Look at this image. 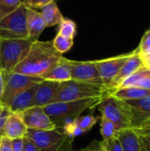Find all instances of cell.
Wrapping results in <instances>:
<instances>
[{
    "label": "cell",
    "mask_w": 150,
    "mask_h": 151,
    "mask_svg": "<svg viewBox=\"0 0 150 151\" xmlns=\"http://www.w3.org/2000/svg\"><path fill=\"white\" fill-rule=\"evenodd\" d=\"M63 58L54 48L52 41L38 40L32 43L27 55L15 67L13 73L41 78Z\"/></svg>",
    "instance_id": "6da1fadb"
},
{
    "label": "cell",
    "mask_w": 150,
    "mask_h": 151,
    "mask_svg": "<svg viewBox=\"0 0 150 151\" xmlns=\"http://www.w3.org/2000/svg\"><path fill=\"white\" fill-rule=\"evenodd\" d=\"M104 98L106 97L54 103L43 109L56 127L62 128L65 125L72 122L76 118L81 116L85 111L98 106Z\"/></svg>",
    "instance_id": "7a4b0ae2"
},
{
    "label": "cell",
    "mask_w": 150,
    "mask_h": 151,
    "mask_svg": "<svg viewBox=\"0 0 150 151\" xmlns=\"http://www.w3.org/2000/svg\"><path fill=\"white\" fill-rule=\"evenodd\" d=\"M109 90L104 86L92 85L75 81L61 82L55 103L72 102L90 98L107 97Z\"/></svg>",
    "instance_id": "3957f363"
},
{
    "label": "cell",
    "mask_w": 150,
    "mask_h": 151,
    "mask_svg": "<svg viewBox=\"0 0 150 151\" xmlns=\"http://www.w3.org/2000/svg\"><path fill=\"white\" fill-rule=\"evenodd\" d=\"M33 42L28 39H0V70L5 74L13 73Z\"/></svg>",
    "instance_id": "277c9868"
},
{
    "label": "cell",
    "mask_w": 150,
    "mask_h": 151,
    "mask_svg": "<svg viewBox=\"0 0 150 151\" xmlns=\"http://www.w3.org/2000/svg\"><path fill=\"white\" fill-rule=\"evenodd\" d=\"M25 137L30 140L39 151H62L72 144L73 141L60 128L50 130L27 129Z\"/></svg>",
    "instance_id": "5b68a950"
},
{
    "label": "cell",
    "mask_w": 150,
    "mask_h": 151,
    "mask_svg": "<svg viewBox=\"0 0 150 151\" xmlns=\"http://www.w3.org/2000/svg\"><path fill=\"white\" fill-rule=\"evenodd\" d=\"M27 8L23 4L0 20V39H28Z\"/></svg>",
    "instance_id": "8992f818"
},
{
    "label": "cell",
    "mask_w": 150,
    "mask_h": 151,
    "mask_svg": "<svg viewBox=\"0 0 150 151\" xmlns=\"http://www.w3.org/2000/svg\"><path fill=\"white\" fill-rule=\"evenodd\" d=\"M5 74V73H4ZM43 80L39 77H33L19 73H11L5 74L4 91L2 103L6 104L16 94L41 83Z\"/></svg>",
    "instance_id": "52a82bcc"
},
{
    "label": "cell",
    "mask_w": 150,
    "mask_h": 151,
    "mask_svg": "<svg viewBox=\"0 0 150 151\" xmlns=\"http://www.w3.org/2000/svg\"><path fill=\"white\" fill-rule=\"evenodd\" d=\"M102 115L110 119L119 130L131 128V122L128 119L119 100L106 97L98 105Z\"/></svg>",
    "instance_id": "ba28073f"
},
{
    "label": "cell",
    "mask_w": 150,
    "mask_h": 151,
    "mask_svg": "<svg viewBox=\"0 0 150 151\" xmlns=\"http://www.w3.org/2000/svg\"><path fill=\"white\" fill-rule=\"evenodd\" d=\"M119 101L131 122V128H134L150 119V95L138 100Z\"/></svg>",
    "instance_id": "9c48e42d"
},
{
    "label": "cell",
    "mask_w": 150,
    "mask_h": 151,
    "mask_svg": "<svg viewBox=\"0 0 150 151\" xmlns=\"http://www.w3.org/2000/svg\"><path fill=\"white\" fill-rule=\"evenodd\" d=\"M71 80L92 85L104 86L94 61L72 60Z\"/></svg>",
    "instance_id": "30bf717a"
},
{
    "label": "cell",
    "mask_w": 150,
    "mask_h": 151,
    "mask_svg": "<svg viewBox=\"0 0 150 151\" xmlns=\"http://www.w3.org/2000/svg\"><path fill=\"white\" fill-rule=\"evenodd\" d=\"M130 53L101 59V60H94L95 67L98 71V73L103 82V85L107 88L112 81L116 78L121 67L130 57Z\"/></svg>",
    "instance_id": "8fae6325"
},
{
    "label": "cell",
    "mask_w": 150,
    "mask_h": 151,
    "mask_svg": "<svg viewBox=\"0 0 150 151\" xmlns=\"http://www.w3.org/2000/svg\"><path fill=\"white\" fill-rule=\"evenodd\" d=\"M27 129L50 130L57 128L42 107H32L20 113Z\"/></svg>",
    "instance_id": "7c38bea8"
},
{
    "label": "cell",
    "mask_w": 150,
    "mask_h": 151,
    "mask_svg": "<svg viewBox=\"0 0 150 151\" xmlns=\"http://www.w3.org/2000/svg\"><path fill=\"white\" fill-rule=\"evenodd\" d=\"M59 82L42 81L38 84L34 94L33 107H46L55 103L59 88Z\"/></svg>",
    "instance_id": "4fadbf2b"
},
{
    "label": "cell",
    "mask_w": 150,
    "mask_h": 151,
    "mask_svg": "<svg viewBox=\"0 0 150 151\" xmlns=\"http://www.w3.org/2000/svg\"><path fill=\"white\" fill-rule=\"evenodd\" d=\"M142 66H143V65H142V61H141V58L140 55L135 50H133V52H131L130 57L125 62V64L121 67L120 71L118 72V75L116 76V78L107 87V88L109 90V95L111 93L114 92L117 89V88L118 87V85L125 79H126L127 77H129L131 74H133V73H135L136 71H138Z\"/></svg>",
    "instance_id": "5bb4252c"
},
{
    "label": "cell",
    "mask_w": 150,
    "mask_h": 151,
    "mask_svg": "<svg viewBox=\"0 0 150 151\" xmlns=\"http://www.w3.org/2000/svg\"><path fill=\"white\" fill-rule=\"evenodd\" d=\"M98 118L92 114L80 116L76 118L72 122L65 125L60 128L66 135L70 138L74 139V137L80 136L88 131H90L93 127L97 123Z\"/></svg>",
    "instance_id": "9a60e30c"
},
{
    "label": "cell",
    "mask_w": 150,
    "mask_h": 151,
    "mask_svg": "<svg viewBox=\"0 0 150 151\" xmlns=\"http://www.w3.org/2000/svg\"><path fill=\"white\" fill-rule=\"evenodd\" d=\"M37 85H34L29 88H27L18 94H16L10 101L6 104L8 108L12 113H19L30 109L33 107L34 97L37 89Z\"/></svg>",
    "instance_id": "2e32d148"
},
{
    "label": "cell",
    "mask_w": 150,
    "mask_h": 151,
    "mask_svg": "<svg viewBox=\"0 0 150 151\" xmlns=\"http://www.w3.org/2000/svg\"><path fill=\"white\" fill-rule=\"evenodd\" d=\"M27 132V127L25 125L20 114L11 113L4 127V137L10 140L23 139L25 138Z\"/></svg>",
    "instance_id": "e0dca14e"
},
{
    "label": "cell",
    "mask_w": 150,
    "mask_h": 151,
    "mask_svg": "<svg viewBox=\"0 0 150 151\" xmlns=\"http://www.w3.org/2000/svg\"><path fill=\"white\" fill-rule=\"evenodd\" d=\"M71 65L72 60L65 57L47 73L42 75L41 79L43 81H50L56 82H65L71 81Z\"/></svg>",
    "instance_id": "ac0fdd59"
},
{
    "label": "cell",
    "mask_w": 150,
    "mask_h": 151,
    "mask_svg": "<svg viewBox=\"0 0 150 151\" xmlns=\"http://www.w3.org/2000/svg\"><path fill=\"white\" fill-rule=\"evenodd\" d=\"M27 33L28 40L38 41L41 34L47 27L40 12L27 8Z\"/></svg>",
    "instance_id": "d6986e66"
},
{
    "label": "cell",
    "mask_w": 150,
    "mask_h": 151,
    "mask_svg": "<svg viewBox=\"0 0 150 151\" xmlns=\"http://www.w3.org/2000/svg\"><path fill=\"white\" fill-rule=\"evenodd\" d=\"M117 138L123 151H141L139 138L133 128L119 130Z\"/></svg>",
    "instance_id": "ffe728a7"
},
{
    "label": "cell",
    "mask_w": 150,
    "mask_h": 151,
    "mask_svg": "<svg viewBox=\"0 0 150 151\" xmlns=\"http://www.w3.org/2000/svg\"><path fill=\"white\" fill-rule=\"evenodd\" d=\"M149 95H150V90L149 89L131 87V88H118L114 92L111 93L108 96V97H111L121 101H133V100H138L143 98Z\"/></svg>",
    "instance_id": "44dd1931"
},
{
    "label": "cell",
    "mask_w": 150,
    "mask_h": 151,
    "mask_svg": "<svg viewBox=\"0 0 150 151\" xmlns=\"http://www.w3.org/2000/svg\"><path fill=\"white\" fill-rule=\"evenodd\" d=\"M40 12L47 27L59 25L62 19L65 18L60 12L57 3L53 0H50L49 3L41 9Z\"/></svg>",
    "instance_id": "7402d4cb"
},
{
    "label": "cell",
    "mask_w": 150,
    "mask_h": 151,
    "mask_svg": "<svg viewBox=\"0 0 150 151\" xmlns=\"http://www.w3.org/2000/svg\"><path fill=\"white\" fill-rule=\"evenodd\" d=\"M133 129L139 138L141 151H150V119Z\"/></svg>",
    "instance_id": "603a6c76"
},
{
    "label": "cell",
    "mask_w": 150,
    "mask_h": 151,
    "mask_svg": "<svg viewBox=\"0 0 150 151\" xmlns=\"http://www.w3.org/2000/svg\"><path fill=\"white\" fill-rule=\"evenodd\" d=\"M150 77V70L142 66L141 68H140L138 71H136L135 73H133V74H131L129 77H127L126 79H125L117 88V89L118 88H131V87H134L141 80L144 79V78H149ZM116 89V90H117Z\"/></svg>",
    "instance_id": "cb8c5ba5"
},
{
    "label": "cell",
    "mask_w": 150,
    "mask_h": 151,
    "mask_svg": "<svg viewBox=\"0 0 150 151\" xmlns=\"http://www.w3.org/2000/svg\"><path fill=\"white\" fill-rule=\"evenodd\" d=\"M101 135L103 137V141H110L113 138H116L118 135V129L117 127L105 116H101Z\"/></svg>",
    "instance_id": "d4e9b609"
},
{
    "label": "cell",
    "mask_w": 150,
    "mask_h": 151,
    "mask_svg": "<svg viewBox=\"0 0 150 151\" xmlns=\"http://www.w3.org/2000/svg\"><path fill=\"white\" fill-rule=\"evenodd\" d=\"M57 34H59L68 39L73 40V38L77 35L76 23L71 19L64 18L59 24V31Z\"/></svg>",
    "instance_id": "484cf974"
},
{
    "label": "cell",
    "mask_w": 150,
    "mask_h": 151,
    "mask_svg": "<svg viewBox=\"0 0 150 151\" xmlns=\"http://www.w3.org/2000/svg\"><path fill=\"white\" fill-rule=\"evenodd\" d=\"M73 43H74L73 40L68 39L59 34H57L55 38L52 40V44H53L54 48L62 55L64 53L69 51L72 48Z\"/></svg>",
    "instance_id": "4316f807"
},
{
    "label": "cell",
    "mask_w": 150,
    "mask_h": 151,
    "mask_svg": "<svg viewBox=\"0 0 150 151\" xmlns=\"http://www.w3.org/2000/svg\"><path fill=\"white\" fill-rule=\"evenodd\" d=\"M21 4L20 0H0V20L12 13Z\"/></svg>",
    "instance_id": "83f0119b"
},
{
    "label": "cell",
    "mask_w": 150,
    "mask_h": 151,
    "mask_svg": "<svg viewBox=\"0 0 150 151\" xmlns=\"http://www.w3.org/2000/svg\"><path fill=\"white\" fill-rule=\"evenodd\" d=\"M138 54H144V53H150V29L146 31L143 35L141 41L135 50Z\"/></svg>",
    "instance_id": "f1b7e54d"
},
{
    "label": "cell",
    "mask_w": 150,
    "mask_h": 151,
    "mask_svg": "<svg viewBox=\"0 0 150 151\" xmlns=\"http://www.w3.org/2000/svg\"><path fill=\"white\" fill-rule=\"evenodd\" d=\"M12 113L8 106L3 103H0V138L4 137V127L8 117Z\"/></svg>",
    "instance_id": "f546056e"
},
{
    "label": "cell",
    "mask_w": 150,
    "mask_h": 151,
    "mask_svg": "<svg viewBox=\"0 0 150 151\" xmlns=\"http://www.w3.org/2000/svg\"><path fill=\"white\" fill-rule=\"evenodd\" d=\"M85 149L86 151H110L108 147V142L106 141H94Z\"/></svg>",
    "instance_id": "4dcf8cb0"
},
{
    "label": "cell",
    "mask_w": 150,
    "mask_h": 151,
    "mask_svg": "<svg viewBox=\"0 0 150 151\" xmlns=\"http://www.w3.org/2000/svg\"><path fill=\"white\" fill-rule=\"evenodd\" d=\"M49 1L50 0H26L22 1V3L27 8L37 11L41 10L44 5H46L49 3Z\"/></svg>",
    "instance_id": "1f68e13d"
},
{
    "label": "cell",
    "mask_w": 150,
    "mask_h": 151,
    "mask_svg": "<svg viewBox=\"0 0 150 151\" xmlns=\"http://www.w3.org/2000/svg\"><path fill=\"white\" fill-rule=\"evenodd\" d=\"M107 142H108V147H109V150L110 151H123L122 148H121V145H120L117 137L108 141Z\"/></svg>",
    "instance_id": "d6a6232c"
},
{
    "label": "cell",
    "mask_w": 150,
    "mask_h": 151,
    "mask_svg": "<svg viewBox=\"0 0 150 151\" xmlns=\"http://www.w3.org/2000/svg\"><path fill=\"white\" fill-rule=\"evenodd\" d=\"M0 151H12L11 140L6 137H2L0 142Z\"/></svg>",
    "instance_id": "836d02e7"
},
{
    "label": "cell",
    "mask_w": 150,
    "mask_h": 151,
    "mask_svg": "<svg viewBox=\"0 0 150 151\" xmlns=\"http://www.w3.org/2000/svg\"><path fill=\"white\" fill-rule=\"evenodd\" d=\"M12 151H24V138L11 140Z\"/></svg>",
    "instance_id": "e575fe53"
},
{
    "label": "cell",
    "mask_w": 150,
    "mask_h": 151,
    "mask_svg": "<svg viewBox=\"0 0 150 151\" xmlns=\"http://www.w3.org/2000/svg\"><path fill=\"white\" fill-rule=\"evenodd\" d=\"M24 151H39L38 148L27 138H24Z\"/></svg>",
    "instance_id": "d590c367"
},
{
    "label": "cell",
    "mask_w": 150,
    "mask_h": 151,
    "mask_svg": "<svg viewBox=\"0 0 150 151\" xmlns=\"http://www.w3.org/2000/svg\"><path fill=\"white\" fill-rule=\"evenodd\" d=\"M139 55L141 58L143 66L150 70V53H144V54H139Z\"/></svg>",
    "instance_id": "8d00e7d4"
},
{
    "label": "cell",
    "mask_w": 150,
    "mask_h": 151,
    "mask_svg": "<svg viewBox=\"0 0 150 151\" xmlns=\"http://www.w3.org/2000/svg\"><path fill=\"white\" fill-rule=\"evenodd\" d=\"M4 80H5V74L0 70V103H2L4 91Z\"/></svg>",
    "instance_id": "74e56055"
},
{
    "label": "cell",
    "mask_w": 150,
    "mask_h": 151,
    "mask_svg": "<svg viewBox=\"0 0 150 151\" xmlns=\"http://www.w3.org/2000/svg\"><path fill=\"white\" fill-rule=\"evenodd\" d=\"M72 144H71V145L67 146L65 149H64L62 151H86V149H85V148H84V149H82V150H72Z\"/></svg>",
    "instance_id": "f35d334b"
},
{
    "label": "cell",
    "mask_w": 150,
    "mask_h": 151,
    "mask_svg": "<svg viewBox=\"0 0 150 151\" xmlns=\"http://www.w3.org/2000/svg\"><path fill=\"white\" fill-rule=\"evenodd\" d=\"M0 142H1V138H0Z\"/></svg>",
    "instance_id": "ab89813d"
}]
</instances>
